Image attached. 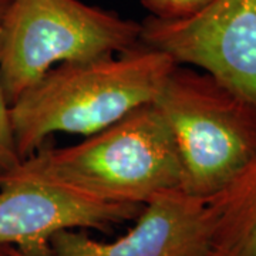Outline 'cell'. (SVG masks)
<instances>
[{
    "label": "cell",
    "instance_id": "6da1fadb",
    "mask_svg": "<svg viewBox=\"0 0 256 256\" xmlns=\"http://www.w3.org/2000/svg\"><path fill=\"white\" fill-rule=\"evenodd\" d=\"M175 66L166 53L140 43L117 56L48 70L10 106L20 161L56 132L88 137L154 102Z\"/></svg>",
    "mask_w": 256,
    "mask_h": 256
},
{
    "label": "cell",
    "instance_id": "7a4b0ae2",
    "mask_svg": "<svg viewBox=\"0 0 256 256\" xmlns=\"http://www.w3.org/2000/svg\"><path fill=\"white\" fill-rule=\"evenodd\" d=\"M10 171L98 201L134 205L182 186L174 138L154 102L78 144L40 148Z\"/></svg>",
    "mask_w": 256,
    "mask_h": 256
},
{
    "label": "cell",
    "instance_id": "3957f363",
    "mask_svg": "<svg viewBox=\"0 0 256 256\" xmlns=\"http://www.w3.org/2000/svg\"><path fill=\"white\" fill-rule=\"evenodd\" d=\"M154 104L171 130L186 194L208 201L256 156V106L212 74L176 64Z\"/></svg>",
    "mask_w": 256,
    "mask_h": 256
},
{
    "label": "cell",
    "instance_id": "277c9868",
    "mask_svg": "<svg viewBox=\"0 0 256 256\" xmlns=\"http://www.w3.org/2000/svg\"><path fill=\"white\" fill-rule=\"evenodd\" d=\"M141 43V23L80 0H10L0 18V88L12 106L64 63L120 54Z\"/></svg>",
    "mask_w": 256,
    "mask_h": 256
},
{
    "label": "cell",
    "instance_id": "5b68a950",
    "mask_svg": "<svg viewBox=\"0 0 256 256\" xmlns=\"http://www.w3.org/2000/svg\"><path fill=\"white\" fill-rule=\"evenodd\" d=\"M141 43L212 74L256 106V0H210L180 20L150 16Z\"/></svg>",
    "mask_w": 256,
    "mask_h": 256
},
{
    "label": "cell",
    "instance_id": "8992f818",
    "mask_svg": "<svg viewBox=\"0 0 256 256\" xmlns=\"http://www.w3.org/2000/svg\"><path fill=\"white\" fill-rule=\"evenodd\" d=\"M142 205L104 202L8 171L0 174V246L52 256L50 240L66 229L108 232L136 220Z\"/></svg>",
    "mask_w": 256,
    "mask_h": 256
},
{
    "label": "cell",
    "instance_id": "52a82bcc",
    "mask_svg": "<svg viewBox=\"0 0 256 256\" xmlns=\"http://www.w3.org/2000/svg\"><path fill=\"white\" fill-rule=\"evenodd\" d=\"M212 236L210 202L174 188L144 204L134 226L120 238L102 242L66 229L50 245L52 256H210Z\"/></svg>",
    "mask_w": 256,
    "mask_h": 256
},
{
    "label": "cell",
    "instance_id": "ba28073f",
    "mask_svg": "<svg viewBox=\"0 0 256 256\" xmlns=\"http://www.w3.org/2000/svg\"><path fill=\"white\" fill-rule=\"evenodd\" d=\"M214 256H256V156L212 196Z\"/></svg>",
    "mask_w": 256,
    "mask_h": 256
},
{
    "label": "cell",
    "instance_id": "9c48e42d",
    "mask_svg": "<svg viewBox=\"0 0 256 256\" xmlns=\"http://www.w3.org/2000/svg\"><path fill=\"white\" fill-rule=\"evenodd\" d=\"M210 0H141L151 18L160 20L186 18L204 9Z\"/></svg>",
    "mask_w": 256,
    "mask_h": 256
},
{
    "label": "cell",
    "instance_id": "30bf717a",
    "mask_svg": "<svg viewBox=\"0 0 256 256\" xmlns=\"http://www.w3.org/2000/svg\"><path fill=\"white\" fill-rule=\"evenodd\" d=\"M20 162L16 151L10 106L0 88V174H4Z\"/></svg>",
    "mask_w": 256,
    "mask_h": 256
},
{
    "label": "cell",
    "instance_id": "8fae6325",
    "mask_svg": "<svg viewBox=\"0 0 256 256\" xmlns=\"http://www.w3.org/2000/svg\"><path fill=\"white\" fill-rule=\"evenodd\" d=\"M10 0H0V18L3 16V13H4V10L8 8V4H9Z\"/></svg>",
    "mask_w": 256,
    "mask_h": 256
},
{
    "label": "cell",
    "instance_id": "7c38bea8",
    "mask_svg": "<svg viewBox=\"0 0 256 256\" xmlns=\"http://www.w3.org/2000/svg\"><path fill=\"white\" fill-rule=\"evenodd\" d=\"M8 256H24L23 254H20L18 250H16L14 248L8 246Z\"/></svg>",
    "mask_w": 256,
    "mask_h": 256
},
{
    "label": "cell",
    "instance_id": "4fadbf2b",
    "mask_svg": "<svg viewBox=\"0 0 256 256\" xmlns=\"http://www.w3.org/2000/svg\"><path fill=\"white\" fill-rule=\"evenodd\" d=\"M0 256H8V246H0Z\"/></svg>",
    "mask_w": 256,
    "mask_h": 256
},
{
    "label": "cell",
    "instance_id": "5bb4252c",
    "mask_svg": "<svg viewBox=\"0 0 256 256\" xmlns=\"http://www.w3.org/2000/svg\"><path fill=\"white\" fill-rule=\"evenodd\" d=\"M210 256H214V255H212V254H210Z\"/></svg>",
    "mask_w": 256,
    "mask_h": 256
}]
</instances>
